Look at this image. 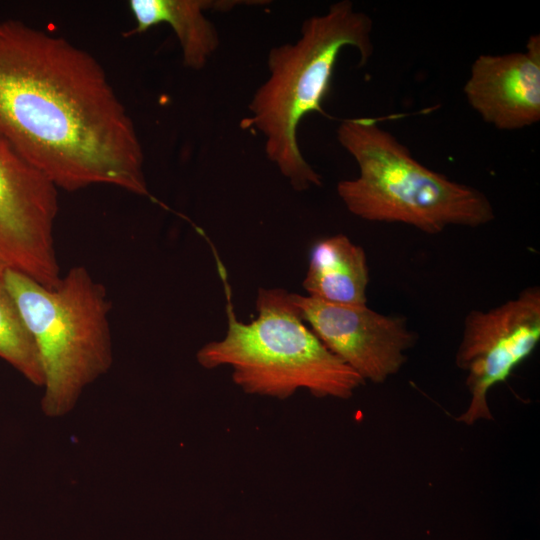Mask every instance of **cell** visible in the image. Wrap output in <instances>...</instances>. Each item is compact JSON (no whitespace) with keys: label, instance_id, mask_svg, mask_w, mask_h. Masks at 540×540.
Returning a JSON list of instances; mask_svg holds the SVG:
<instances>
[{"label":"cell","instance_id":"obj_1","mask_svg":"<svg viewBox=\"0 0 540 540\" xmlns=\"http://www.w3.org/2000/svg\"><path fill=\"white\" fill-rule=\"evenodd\" d=\"M0 138L57 189L149 195L137 130L102 65L19 20L0 21Z\"/></svg>","mask_w":540,"mask_h":540},{"label":"cell","instance_id":"obj_2","mask_svg":"<svg viewBox=\"0 0 540 540\" xmlns=\"http://www.w3.org/2000/svg\"><path fill=\"white\" fill-rule=\"evenodd\" d=\"M372 26L371 18L351 1H338L304 20L296 41L268 53V76L251 98L248 125L262 134L268 159L294 190L322 184L300 150L298 126L306 115L322 111L344 47H354L361 64L368 62L374 50Z\"/></svg>","mask_w":540,"mask_h":540},{"label":"cell","instance_id":"obj_3","mask_svg":"<svg viewBox=\"0 0 540 540\" xmlns=\"http://www.w3.org/2000/svg\"><path fill=\"white\" fill-rule=\"evenodd\" d=\"M336 134L359 169L356 178L337 184L338 196L353 215L371 222L402 223L428 234L450 226L475 228L495 218L484 193L418 162L375 119H345Z\"/></svg>","mask_w":540,"mask_h":540},{"label":"cell","instance_id":"obj_4","mask_svg":"<svg viewBox=\"0 0 540 540\" xmlns=\"http://www.w3.org/2000/svg\"><path fill=\"white\" fill-rule=\"evenodd\" d=\"M257 317L239 321L228 306L225 336L196 354L205 369L232 368L245 393L287 399L298 389L318 398L349 399L365 381L334 355L302 320L292 293L259 288Z\"/></svg>","mask_w":540,"mask_h":540},{"label":"cell","instance_id":"obj_5","mask_svg":"<svg viewBox=\"0 0 540 540\" xmlns=\"http://www.w3.org/2000/svg\"><path fill=\"white\" fill-rule=\"evenodd\" d=\"M1 277L39 352L42 410L61 417L112 365L107 291L84 266L72 267L53 288L16 271Z\"/></svg>","mask_w":540,"mask_h":540},{"label":"cell","instance_id":"obj_6","mask_svg":"<svg viewBox=\"0 0 540 540\" xmlns=\"http://www.w3.org/2000/svg\"><path fill=\"white\" fill-rule=\"evenodd\" d=\"M57 214L56 186L0 138V276L16 271L57 286Z\"/></svg>","mask_w":540,"mask_h":540},{"label":"cell","instance_id":"obj_7","mask_svg":"<svg viewBox=\"0 0 540 540\" xmlns=\"http://www.w3.org/2000/svg\"><path fill=\"white\" fill-rule=\"evenodd\" d=\"M540 341V289L530 286L488 310H471L464 319L456 365L467 373L470 393L458 422L472 425L491 420L487 395L505 382Z\"/></svg>","mask_w":540,"mask_h":540},{"label":"cell","instance_id":"obj_8","mask_svg":"<svg viewBox=\"0 0 540 540\" xmlns=\"http://www.w3.org/2000/svg\"><path fill=\"white\" fill-rule=\"evenodd\" d=\"M302 320L334 355L365 382H385L407 360L416 343L406 318L376 312L367 305H338L292 293Z\"/></svg>","mask_w":540,"mask_h":540},{"label":"cell","instance_id":"obj_9","mask_svg":"<svg viewBox=\"0 0 540 540\" xmlns=\"http://www.w3.org/2000/svg\"><path fill=\"white\" fill-rule=\"evenodd\" d=\"M471 108L499 130H518L540 119V36H530L525 50L482 54L463 88Z\"/></svg>","mask_w":540,"mask_h":540},{"label":"cell","instance_id":"obj_10","mask_svg":"<svg viewBox=\"0 0 540 540\" xmlns=\"http://www.w3.org/2000/svg\"><path fill=\"white\" fill-rule=\"evenodd\" d=\"M369 268L364 249L346 235L317 241L302 282L307 296L338 305H367Z\"/></svg>","mask_w":540,"mask_h":540},{"label":"cell","instance_id":"obj_11","mask_svg":"<svg viewBox=\"0 0 540 540\" xmlns=\"http://www.w3.org/2000/svg\"><path fill=\"white\" fill-rule=\"evenodd\" d=\"M230 4L203 0H130L128 5L136 23L132 33L168 24L178 39L183 64L200 70L219 46L217 29L204 11L210 7H230Z\"/></svg>","mask_w":540,"mask_h":540},{"label":"cell","instance_id":"obj_12","mask_svg":"<svg viewBox=\"0 0 540 540\" xmlns=\"http://www.w3.org/2000/svg\"><path fill=\"white\" fill-rule=\"evenodd\" d=\"M0 358L32 384L43 386L44 375L36 343L1 276Z\"/></svg>","mask_w":540,"mask_h":540}]
</instances>
